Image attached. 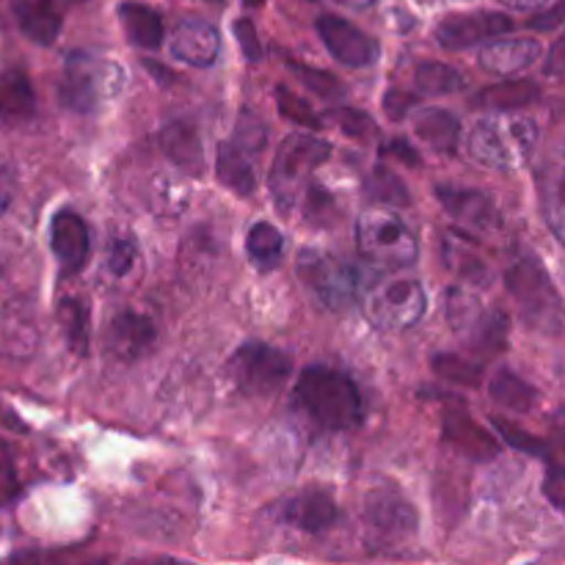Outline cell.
I'll return each instance as SVG.
<instances>
[{
  "mask_svg": "<svg viewBox=\"0 0 565 565\" xmlns=\"http://www.w3.org/2000/svg\"><path fill=\"white\" fill-rule=\"evenodd\" d=\"M281 519L303 533H323L337 522V505L326 491H303L281 508Z\"/></svg>",
  "mask_w": 565,
  "mask_h": 565,
  "instance_id": "obj_22",
  "label": "cell"
},
{
  "mask_svg": "<svg viewBox=\"0 0 565 565\" xmlns=\"http://www.w3.org/2000/svg\"><path fill=\"white\" fill-rule=\"evenodd\" d=\"M154 345L152 320L136 312H121L110 320L105 331V351L116 362H138Z\"/></svg>",
  "mask_w": 565,
  "mask_h": 565,
  "instance_id": "obj_15",
  "label": "cell"
},
{
  "mask_svg": "<svg viewBox=\"0 0 565 565\" xmlns=\"http://www.w3.org/2000/svg\"><path fill=\"white\" fill-rule=\"evenodd\" d=\"M309 215H312L315 221H326V215L334 213V204H331V196L326 193V188H312L309 191V204H307Z\"/></svg>",
  "mask_w": 565,
  "mask_h": 565,
  "instance_id": "obj_44",
  "label": "cell"
},
{
  "mask_svg": "<svg viewBox=\"0 0 565 565\" xmlns=\"http://www.w3.org/2000/svg\"><path fill=\"white\" fill-rule=\"evenodd\" d=\"M500 3L511 6V9L530 11V9H541V6H546V3H550V0H500Z\"/></svg>",
  "mask_w": 565,
  "mask_h": 565,
  "instance_id": "obj_49",
  "label": "cell"
},
{
  "mask_svg": "<svg viewBox=\"0 0 565 565\" xmlns=\"http://www.w3.org/2000/svg\"><path fill=\"white\" fill-rule=\"evenodd\" d=\"M513 28V20L497 11H467V14H450L436 28V39L447 50H467L475 44L494 39L500 33H508Z\"/></svg>",
  "mask_w": 565,
  "mask_h": 565,
  "instance_id": "obj_12",
  "label": "cell"
},
{
  "mask_svg": "<svg viewBox=\"0 0 565 565\" xmlns=\"http://www.w3.org/2000/svg\"><path fill=\"white\" fill-rule=\"evenodd\" d=\"M14 494H17L14 461H11L9 447L0 441V505H3V502H9Z\"/></svg>",
  "mask_w": 565,
  "mask_h": 565,
  "instance_id": "obj_41",
  "label": "cell"
},
{
  "mask_svg": "<svg viewBox=\"0 0 565 565\" xmlns=\"http://www.w3.org/2000/svg\"><path fill=\"white\" fill-rule=\"evenodd\" d=\"M11 199H14V174L6 166H0V215L9 210Z\"/></svg>",
  "mask_w": 565,
  "mask_h": 565,
  "instance_id": "obj_45",
  "label": "cell"
},
{
  "mask_svg": "<svg viewBox=\"0 0 565 565\" xmlns=\"http://www.w3.org/2000/svg\"><path fill=\"white\" fill-rule=\"evenodd\" d=\"M265 147V127L259 119L243 114L235 136L218 147V160H215V174L221 185L230 188L237 196H248L257 185V171H254V158Z\"/></svg>",
  "mask_w": 565,
  "mask_h": 565,
  "instance_id": "obj_8",
  "label": "cell"
},
{
  "mask_svg": "<svg viewBox=\"0 0 565 565\" xmlns=\"http://www.w3.org/2000/svg\"><path fill=\"white\" fill-rule=\"evenodd\" d=\"M541 88L533 81H505L494 83V86L483 88L475 97V105L480 108H497V110H513V108H527V105L539 103Z\"/></svg>",
  "mask_w": 565,
  "mask_h": 565,
  "instance_id": "obj_26",
  "label": "cell"
},
{
  "mask_svg": "<svg viewBox=\"0 0 565 565\" xmlns=\"http://www.w3.org/2000/svg\"><path fill=\"white\" fill-rule=\"evenodd\" d=\"M364 527L379 544H403L417 533V511L401 491L384 486L370 491L364 500Z\"/></svg>",
  "mask_w": 565,
  "mask_h": 565,
  "instance_id": "obj_11",
  "label": "cell"
},
{
  "mask_svg": "<svg viewBox=\"0 0 565 565\" xmlns=\"http://www.w3.org/2000/svg\"><path fill=\"white\" fill-rule=\"evenodd\" d=\"M475 329V348L483 353H497L505 348V334H508V323H505V315L494 312V315H486V318H475L472 323Z\"/></svg>",
  "mask_w": 565,
  "mask_h": 565,
  "instance_id": "obj_32",
  "label": "cell"
},
{
  "mask_svg": "<svg viewBox=\"0 0 565 565\" xmlns=\"http://www.w3.org/2000/svg\"><path fill=\"white\" fill-rule=\"evenodd\" d=\"M364 318L379 331H408L423 320L428 298L419 281L384 279L364 292Z\"/></svg>",
  "mask_w": 565,
  "mask_h": 565,
  "instance_id": "obj_6",
  "label": "cell"
},
{
  "mask_svg": "<svg viewBox=\"0 0 565 565\" xmlns=\"http://www.w3.org/2000/svg\"><path fill=\"white\" fill-rule=\"evenodd\" d=\"M132 263H136V243L127 241V237H119V241L110 246L108 270L114 276H127V274H130Z\"/></svg>",
  "mask_w": 565,
  "mask_h": 565,
  "instance_id": "obj_39",
  "label": "cell"
},
{
  "mask_svg": "<svg viewBox=\"0 0 565 565\" xmlns=\"http://www.w3.org/2000/svg\"><path fill=\"white\" fill-rule=\"evenodd\" d=\"M539 127L533 119L500 114L478 121L469 136V154L497 171H511L533 154Z\"/></svg>",
  "mask_w": 565,
  "mask_h": 565,
  "instance_id": "obj_3",
  "label": "cell"
},
{
  "mask_svg": "<svg viewBox=\"0 0 565 565\" xmlns=\"http://www.w3.org/2000/svg\"><path fill=\"white\" fill-rule=\"evenodd\" d=\"M434 367L436 373L445 375L447 381H456V384H463V386H478L480 375H483L480 364H469L458 356H436Z\"/></svg>",
  "mask_w": 565,
  "mask_h": 565,
  "instance_id": "obj_35",
  "label": "cell"
},
{
  "mask_svg": "<svg viewBox=\"0 0 565 565\" xmlns=\"http://www.w3.org/2000/svg\"><path fill=\"white\" fill-rule=\"evenodd\" d=\"M356 246L367 263L381 268H408L417 263V237L403 224L401 215L370 210L356 224Z\"/></svg>",
  "mask_w": 565,
  "mask_h": 565,
  "instance_id": "obj_5",
  "label": "cell"
},
{
  "mask_svg": "<svg viewBox=\"0 0 565 565\" xmlns=\"http://www.w3.org/2000/svg\"><path fill=\"white\" fill-rule=\"evenodd\" d=\"M445 439L475 461H491L500 452V445L491 434H486L478 423L467 414L463 406L445 408Z\"/></svg>",
  "mask_w": 565,
  "mask_h": 565,
  "instance_id": "obj_18",
  "label": "cell"
},
{
  "mask_svg": "<svg viewBox=\"0 0 565 565\" xmlns=\"http://www.w3.org/2000/svg\"><path fill=\"white\" fill-rule=\"evenodd\" d=\"M169 50L177 61H185V64L199 66V70H207V66H213L218 61L221 36L210 22L188 20L174 28V33L169 39Z\"/></svg>",
  "mask_w": 565,
  "mask_h": 565,
  "instance_id": "obj_16",
  "label": "cell"
},
{
  "mask_svg": "<svg viewBox=\"0 0 565 565\" xmlns=\"http://www.w3.org/2000/svg\"><path fill=\"white\" fill-rule=\"evenodd\" d=\"M337 3L348 6V9H370V6H373L375 0H337Z\"/></svg>",
  "mask_w": 565,
  "mask_h": 565,
  "instance_id": "obj_50",
  "label": "cell"
},
{
  "mask_svg": "<svg viewBox=\"0 0 565 565\" xmlns=\"http://www.w3.org/2000/svg\"><path fill=\"white\" fill-rule=\"evenodd\" d=\"M296 403L326 430H351L364 419L362 392L351 375L323 364L303 370L296 384Z\"/></svg>",
  "mask_w": 565,
  "mask_h": 565,
  "instance_id": "obj_1",
  "label": "cell"
},
{
  "mask_svg": "<svg viewBox=\"0 0 565 565\" xmlns=\"http://www.w3.org/2000/svg\"><path fill=\"white\" fill-rule=\"evenodd\" d=\"M298 274L307 281L309 290L318 296V301L329 309L351 307L364 290V274L356 265L337 259L331 254L303 252L298 263Z\"/></svg>",
  "mask_w": 565,
  "mask_h": 565,
  "instance_id": "obj_7",
  "label": "cell"
},
{
  "mask_svg": "<svg viewBox=\"0 0 565 565\" xmlns=\"http://www.w3.org/2000/svg\"><path fill=\"white\" fill-rule=\"evenodd\" d=\"M55 315H58V323L64 329L66 342H70L72 353L77 356H86L88 351V337H92V320H88V307L83 298L64 296L58 298V307H55Z\"/></svg>",
  "mask_w": 565,
  "mask_h": 565,
  "instance_id": "obj_27",
  "label": "cell"
},
{
  "mask_svg": "<svg viewBox=\"0 0 565 565\" xmlns=\"http://www.w3.org/2000/svg\"><path fill=\"white\" fill-rule=\"evenodd\" d=\"M390 152H395L397 158H403L406 160V163H414V166H419V158H417V152H414L412 147H406V141H395L390 147Z\"/></svg>",
  "mask_w": 565,
  "mask_h": 565,
  "instance_id": "obj_48",
  "label": "cell"
},
{
  "mask_svg": "<svg viewBox=\"0 0 565 565\" xmlns=\"http://www.w3.org/2000/svg\"><path fill=\"white\" fill-rule=\"evenodd\" d=\"M544 491L550 494L552 505L555 508H563V472L557 467H552V475H550V483L544 486Z\"/></svg>",
  "mask_w": 565,
  "mask_h": 565,
  "instance_id": "obj_46",
  "label": "cell"
},
{
  "mask_svg": "<svg viewBox=\"0 0 565 565\" xmlns=\"http://www.w3.org/2000/svg\"><path fill=\"white\" fill-rule=\"evenodd\" d=\"M160 147H163L166 158L174 166H180L188 174L199 177L204 171V147L199 130L193 127V121H169L160 130Z\"/></svg>",
  "mask_w": 565,
  "mask_h": 565,
  "instance_id": "obj_21",
  "label": "cell"
},
{
  "mask_svg": "<svg viewBox=\"0 0 565 565\" xmlns=\"http://www.w3.org/2000/svg\"><path fill=\"white\" fill-rule=\"evenodd\" d=\"M318 33L326 47H329V53L340 64L359 70V66H370L379 58V44H375V39L359 31L353 22L326 14L318 20Z\"/></svg>",
  "mask_w": 565,
  "mask_h": 565,
  "instance_id": "obj_13",
  "label": "cell"
},
{
  "mask_svg": "<svg viewBox=\"0 0 565 565\" xmlns=\"http://www.w3.org/2000/svg\"><path fill=\"white\" fill-rule=\"evenodd\" d=\"M204 3H218V6H224L226 0H204Z\"/></svg>",
  "mask_w": 565,
  "mask_h": 565,
  "instance_id": "obj_51",
  "label": "cell"
},
{
  "mask_svg": "<svg viewBox=\"0 0 565 565\" xmlns=\"http://www.w3.org/2000/svg\"><path fill=\"white\" fill-rule=\"evenodd\" d=\"M334 119L340 121L342 130L353 138H364L367 132H373V119H370L367 114H362V110H353V108L337 110Z\"/></svg>",
  "mask_w": 565,
  "mask_h": 565,
  "instance_id": "obj_40",
  "label": "cell"
},
{
  "mask_svg": "<svg viewBox=\"0 0 565 565\" xmlns=\"http://www.w3.org/2000/svg\"><path fill=\"white\" fill-rule=\"evenodd\" d=\"M491 401L497 406L508 408V412H533L535 403H539V392L533 384L519 379L511 370H500L491 381Z\"/></svg>",
  "mask_w": 565,
  "mask_h": 565,
  "instance_id": "obj_28",
  "label": "cell"
},
{
  "mask_svg": "<svg viewBox=\"0 0 565 565\" xmlns=\"http://www.w3.org/2000/svg\"><path fill=\"white\" fill-rule=\"evenodd\" d=\"M439 193V202L445 204L447 213L452 215L461 224L472 226V230H494L500 224V213H497L494 202H491L486 193L472 191V188H450V185H439L436 188Z\"/></svg>",
  "mask_w": 565,
  "mask_h": 565,
  "instance_id": "obj_19",
  "label": "cell"
},
{
  "mask_svg": "<svg viewBox=\"0 0 565 565\" xmlns=\"http://www.w3.org/2000/svg\"><path fill=\"white\" fill-rule=\"evenodd\" d=\"M276 103H279V110L285 119L296 121V125H307V127H312V130H318L320 127V116L315 114V110L309 108L301 97H296L290 88H285V86L276 88Z\"/></svg>",
  "mask_w": 565,
  "mask_h": 565,
  "instance_id": "obj_34",
  "label": "cell"
},
{
  "mask_svg": "<svg viewBox=\"0 0 565 565\" xmlns=\"http://www.w3.org/2000/svg\"><path fill=\"white\" fill-rule=\"evenodd\" d=\"M414 132L419 136V141L428 143L436 152H456L458 136H461V125L452 114L447 110L428 108L414 119Z\"/></svg>",
  "mask_w": 565,
  "mask_h": 565,
  "instance_id": "obj_25",
  "label": "cell"
},
{
  "mask_svg": "<svg viewBox=\"0 0 565 565\" xmlns=\"http://www.w3.org/2000/svg\"><path fill=\"white\" fill-rule=\"evenodd\" d=\"M331 158V143L318 136H307V132H296L281 141L279 152L274 158V169H270V196L281 213H290L298 204L301 188L312 177L318 166H323Z\"/></svg>",
  "mask_w": 565,
  "mask_h": 565,
  "instance_id": "obj_4",
  "label": "cell"
},
{
  "mask_svg": "<svg viewBox=\"0 0 565 565\" xmlns=\"http://www.w3.org/2000/svg\"><path fill=\"white\" fill-rule=\"evenodd\" d=\"M50 232H53V254L58 259L61 276L70 279V276L81 274L88 259V248H92L86 221L72 210H61L55 213Z\"/></svg>",
  "mask_w": 565,
  "mask_h": 565,
  "instance_id": "obj_14",
  "label": "cell"
},
{
  "mask_svg": "<svg viewBox=\"0 0 565 565\" xmlns=\"http://www.w3.org/2000/svg\"><path fill=\"white\" fill-rule=\"evenodd\" d=\"M292 72H296L298 77H301L303 83H307L309 88H312L315 94H320L323 99H342L345 97V88H342V83L337 81L334 75H329V72H318V70H309V66H298V64H290Z\"/></svg>",
  "mask_w": 565,
  "mask_h": 565,
  "instance_id": "obj_36",
  "label": "cell"
},
{
  "mask_svg": "<svg viewBox=\"0 0 565 565\" xmlns=\"http://www.w3.org/2000/svg\"><path fill=\"white\" fill-rule=\"evenodd\" d=\"M364 188H367L370 199H375L381 204H390V207H406L408 204L406 185L386 166H375V171L367 177Z\"/></svg>",
  "mask_w": 565,
  "mask_h": 565,
  "instance_id": "obj_31",
  "label": "cell"
},
{
  "mask_svg": "<svg viewBox=\"0 0 565 565\" xmlns=\"http://www.w3.org/2000/svg\"><path fill=\"white\" fill-rule=\"evenodd\" d=\"M480 315V303L472 296H467L463 290L450 292V320L452 326L463 329V326H472L475 318Z\"/></svg>",
  "mask_w": 565,
  "mask_h": 565,
  "instance_id": "obj_38",
  "label": "cell"
},
{
  "mask_svg": "<svg viewBox=\"0 0 565 565\" xmlns=\"http://www.w3.org/2000/svg\"><path fill=\"white\" fill-rule=\"evenodd\" d=\"M414 103H417V99H414L412 94H406V92H390V94H386V97H384V110H386V116H390V119L401 121V119H406L408 110L414 108Z\"/></svg>",
  "mask_w": 565,
  "mask_h": 565,
  "instance_id": "obj_43",
  "label": "cell"
},
{
  "mask_svg": "<svg viewBox=\"0 0 565 565\" xmlns=\"http://www.w3.org/2000/svg\"><path fill=\"white\" fill-rule=\"evenodd\" d=\"M81 0H14L20 31L36 44H53L64 25V11Z\"/></svg>",
  "mask_w": 565,
  "mask_h": 565,
  "instance_id": "obj_17",
  "label": "cell"
},
{
  "mask_svg": "<svg viewBox=\"0 0 565 565\" xmlns=\"http://www.w3.org/2000/svg\"><path fill=\"white\" fill-rule=\"evenodd\" d=\"M119 22L125 28L127 39H130L136 47L154 50L163 44V20L154 9L143 3H121L119 6Z\"/></svg>",
  "mask_w": 565,
  "mask_h": 565,
  "instance_id": "obj_24",
  "label": "cell"
},
{
  "mask_svg": "<svg viewBox=\"0 0 565 565\" xmlns=\"http://www.w3.org/2000/svg\"><path fill=\"white\" fill-rule=\"evenodd\" d=\"M508 290L516 298L519 309L530 323H541L546 329H557L561 323V298L552 287L546 270H541L533 259H519L505 274Z\"/></svg>",
  "mask_w": 565,
  "mask_h": 565,
  "instance_id": "obj_10",
  "label": "cell"
},
{
  "mask_svg": "<svg viewBox=\"0 0 565 565\" xmlns=\"http://www.w3.org/2000/svg\"><path fill=\"white\" fill-rule=\"evenodd\" d=\"M494 425L508 445H513L516 450L533 452V456H539V458H546V445H541V441H535L533 436H527V430H519L516 425H511L508 419H494Z\"/></svg>",
  "mask_w": 565,
  "mask_h": 565,
  "instance_id": "obj_37",
  "label": "cell"
},
{
  "mask_svg": "<svg viewBox=\"0 0 565 565\" xmlns=\"http://www.w3.org/2000/svg\"><path fill=\"white\" fill-rule=\"evenodd\" d=\"M447 265H450V268L467 281H480V285H486V281H489V268H486V265L480 263L472 252H467L461 243H456V248L452 246L447 248Z\"/></svg>",
  "mask_w": 565,
  "mask_h": 565,
  "instance_id": "obj_33",
  "label": "cell"
},
{
  "mask_svg": "<svg viewBox=\"0 0 565 565\" xmlns=\"http://www.w3.org/2000/svg\"><path fill=\"white\" fill-rule=\"evenodd\" d=\"M237 390L248 397H270L285 386L292 362L285 351L265 342H246L230 362Z\"/></svg>",
  "mask_w": 565,
  "mask_h": 565,
  "instance_id": "obj_9",
  "label": "cell"
},
{
  "mask_svg": "<svg viewBox=\"0 0 565 565\" xmlns=\"http://www.w3.org/2000/svg\"><path fill=\"white\" fill-rule=\"evenodd\" d=\"M248 259H252L254 268L259 270H274L281 263V254H285V237L276 226L270 224H254L252 232L246 237Z\"/></svg>",
  "mask_w": 565,
  "mask_h": 565,
  "instance_id": "obj_29",
  "label": "cell"
},
{
  "mask_svg": "<svg viewBox=\"0 0 565 565\" xmlns=\"http://www.w3.org/2000/svg\"><path fill=\"white\" fill-rule=\"evenodd\" d=\"M561 20H563V9L561 6H555V9L550 11V17H539V20H533L530 25H533L535 31H550V28H555Z\"/></svg>",
  "mask_w": 565,
  "mask_h": 565,
  "instance_id": "obj_47",
  "label": "cell"
},
{
  "mask_svg": "<svg viewBox=\"0 0 565 565\" xmlns=\"http://www.w3.org/2000/svg\"><path fill=\"white\" fill-rule=\"evenodd\" d=\"M36 114V94L22 70L0 72V121L9 127H20Z\"/></svg>",
  "mask_w": 565,
  "mask_h": 565,
  "instance_id": "obj_23",
  "label": "cell"
},
{
  "mask_svg": "<svg viewBox=\"0 0 565 565\" xmlns=\"http://www.w3.org/2000/svg\"><path fill=\"white\" fill-rule=\"evenodd\" d=\"M541 58V42L535 39H497L480 50V66L497 77H511L530 70Z\"/></svg>",
  "mask_w": 565,
  "mask_h": 565,
  "instance_id": "obj_20",
  "label": "cell"
},
{
  "mask_svg": "<svg viewBox=\"0 0 565 565\" xmlns=\"http://www.w3.org/2000/svg\"><path fill=\"white\" fill-rule=\"evenodd\" d=\"M127 75L114 58L88 50L66 55L64 77L58 83V99L75 114H97L108 99L125 88Z\"/></svg>",
  "mask_w": 565,
  "mask_h": 565,
  "instance_id": "obj_2",
  "label": "cell"
},
{
  "mask_svg": "<svg viewBox=\"0 0 565 565\" xmlns=\"http://www.w3.org/2000/svg\"><path fill=\"white\" fill-rule=\"evenodd\" d=\"M463 83L467 81H463L461 72L447 64H439V61H425V64L417 66V86L425 94H434V97L461 92Z\"/></svg>",
  "mask_w": 565,
  "mask_h": 565,
  "instance_id": "obj_30",
  "label": "cell"
},
{
  "mask_svg": "<svg viewBox=\"0 0 565 565\" xmlns=\"http://www.w3.org/2000/svg\"><path fill=\"white\" fill-rule=\"evenodd\" d=\"M235 33L237 39H241V47H243V55H246L248 61H259L263 58V47H259V39H257V31H254V25L248 20H241L235 22Z\"/></svg>",
  "mask_w": 565,
  "mask_h": 565,
  "instance_id": "obj_42",
  "label": "cell"
}]
</instances>
